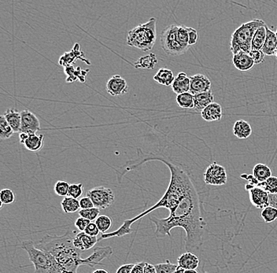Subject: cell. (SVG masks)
Returning <instances> with one entry per match:
<instances>
[{
    "mask_svg": "<svg viewBox=\"0 0 277 273\" xmlns=\"http://www.w3.org/2000/svg\"><path fill=\"white\" fill-rule=\"evenodd\" d=\"M137 153L138 156L137 159L127 161L125 165L116 170L118 181L120 183L124 176L128 172L138 169V166L146 163L147 161H159L167 165L170 171L171 176H170L169 187L164 195L157 203H155L153 206H151V208L147 209V210H145L144 212L141 213L133 218L124 220L122 225L113 233L101 234L100 240L108 239L113 237H122L126 234H130L132 233V229H131L132 224L158 209L165 208L169 210V212H171L178 206L179 201L186 194V192H188L189 188L194 185L193 182L190 177L188 172L186 171L181 165H178L172 160L165 158L161 155H155L153 153H145L140 148L137 150Z\"/></svg>",
    "mask_w": 277,
    "mask_h": 273,
    "instance_id": "6da1fadb",
    "label": "cell"
},
{
    "mask_svg": "<svg viewBox=\"0 0 277 273\" xmlns=\"http://www.w3.org/2000/svg\"><path fill=\"white\" fill-rule=\"evenodd\" d=\"M80 210H87V209L94 208L95 206L91 198L88 197H83L79 200Z\"/></svg>",
    "mask_w": 277,
    "mask_h": 273,
    "instance_id": "7dc6e473",
    "label": "cell"
},
{
    "mask_svg": "<svg viewBox=\"0 0 277 273\" xmlns=\"http://www.w3.org/2000/svg\"><path fill=\"white\" fill-rule=\"evenodd\" d=\"M86 195L91 198L95 207L100 210L109 208L115 201V195L112 190L102 186L89 190L86 192Z\"/></svg>",
    "mask_w": 277,
    "mask_h": 273,
    "instance_id": "ba28073f",
    "label": "cell"
},
{
    "mask_svg": "<svg viewBox=\"0 0 277 273\" xmlns=\"http://www.w3.org/2000/svg\"><path fill=\"white\" fill-rule=\"evenodd\" d=\"M146 263L147 262H139V263L135 264L134 267L132 270V273H143Z\"/></svg>",
    "mask_w": 277,
    "mask_h": 273,
    "instance_id": "816d5d0a",
    "label": "cell"
},
{
    "mask_svg": "<svg viewBox=\"0 0 277 273\" xmlns=\"http://www.w3.org/2000/svg\"><path fill=\"white\" fill-rule=\"evenodd\" d=\"M157 273H174L178 269V265L173 264L167 260L165 263L155 265Z\"/></svg>",
    "mask_w": 277,
    "mask_h": 273,
    "instance_id": "f35d334b",
    "label": "cell"
},
{
    "mask_svg": "<svg viewBox=\"0 0 277 273\" xmlns=\"http://www.w3.org/2000/svg\"><path fill=\"white\" fill-rule=\"evenodd\" d=\"M154 79L158 84L168 87V86H172L175 79V77L171 70L161 68L154 76Z\"/></svg>",
    "mask_w": 277,
    "mask_h": 273,
    "instance_id": "83f0119b",
    "label": "cell"
},
{
    "mask_svg": "<svg viewBox=\"0 0 277 273\" xmlns=\"http://www.w3.org/2000/svg\"><path fill=\"white\" fill-rule=\"evenodd\" d=\"M126 80L120 75H114L106 82V91L110 96H120L129 92Z\"/></svg>",
    "mask_w": 277,
    "mask_h": 273,
    "instance_id": "4fadbf2b",
    "label": "cell"
},
{
    "mask_svg": "<svg viewBox=\"0 0 277 273\" xmlns=\"http://www.w3.org/2000/svg\"><path fill=\"white\" fill-rule=\"evenodd\" d=\"M241 178L242 179H247L249 182V184H251L253 186H257L259 184V182L257 179H255V176L251 174H242Z\"/></svg>",
    "mask_w": 277,
    "mask_h": 273,
    "instance_id": "f907efd6",
    "label": "cell"
},
{
    "mask_svg": "<svg viewBox=\"0 0 277 273\" xmlns=\"http://www.w3.org/2000/svg\"><path fill=\"white\" fill-rule=\"evenodd\" d=\"M201 116L203 120L208 122L219 121L221 120L223 117L222 106L219 103L213 102L212 104H210L202 110Z\"/></svg>",
    "mask_w": 277,
    "mask_h": 273,
    "instance_id": "d6986e66",
    "label": "cell"
},
{
    "mask_svg": "<svg viewBox=\"0 0 277 273\" xmlns=\"http://www.w3.org/2000/svg\"><path fill=\"white\" fill-rule=\"evenodd\" d=\"M20 247L26 252L35 268V273H47L55 262L51 254L37 248L33 241H23Z\"/></svg>",
    "mask_w": 277,
    "mask_h": 273,
    "instance_id": "8992f818",
    "label": "cell"
},
{
    "mask_svg": "<svg viewBox=\"0 0 277 273\" xmlns=\"http://www.w3.org/2000/svg\"><path fill=\"white\" fill-rule=\"evenodd\" d=\"M266 31H267V35H266V39H265V43L263 45L262 49L263 53L267 56H273L275 55L276 51L277 48V37L276 35V32L268 28L266 26Z\"/></svg>",
    "mask_w": 277,
    "mask_h": 273,
    "instance_id": "603a6c76",
    "label": "cell"
},
{
    "mask_svg": "<svg viewBox=\"0 0 277 273\" xmlns=\"http://www.w3.org/2000/svg\"><path fill=\"white\" fill-rule=\"evenodd\" d=\"M253 176L259 183L266 181L272 176V170L265 164L258 163L253 169Z\"/></svg>",
    "mask_w": 277,
    "mask_h": 273,
    "instance_id": "f1b7e54d",
    "label": "cell"
},
{
    "mask_svg": "<svg viewBox=\"0 0 277 273\" xmlns=\"http://www.w3.org/2000/svg\"><path fill=\"white\" fill-rule=\"evenodd\" d=\"M194 99H195V108L194 109L196 111L202 112L204 109L214 102V93H213L212 90H210L203 93L195 95Z\"/></svg>",
    "mask_w": 277,
    "mask_h": 273,
    "instance_id": "7402d4cb",
    "label": "cell"
},
{
    "mask_svg": "<svg viewBox=\"0 0 277 273\" xmlns=\"http://www.w3.org/2000/svg\"><path fill=\"white\" fill-rule=\"evenodd\" d=\"M252 59L254 60L255 65H258L261 64L265 61V54L263 53L261 50H251L250 52Z\"/></svg>",
    "mask_w": 277,
    "mask_h": 273,
    "instance_id": "7bdbcfd3",
    "label": "cell"
},
{
    "mask_svg": "<svg viewBox=\"0 0 277 273\" xmlns=\"http://www.w3.org/2000/svg\"><path fill=\"white\" fill-rule=\"evenodd\" d=\"M109 273V272L107 271V270H106V269H95L94 271H93V273Z\"/></svg>",
    "mask_w": 277,
    "mask_h": 273,
    "instance_id": "9f6ffc18",
    "label": "cell"
},
{
    "mask_svg": "<svg viewBox=\"0 0 277 273\" xmlns=\"http://www.w3.org/2000/svg\"><path fill=\"white\" fill-rule=\"evenodd\" d=\"M267 25H263L260 27L256 31L255 36L253 37L252 44H251V50H261L263 45L265 43L267 31H266Z\"/></svg>",
    "mask_w": 277,
    "mask_h": 273,
    "instance_id": "f546056e",
    "label": "cell"
},
{
    "mask_svg": "<svg viewBox=\"0 0 277 273\" xmlns=\"http://www.w3.org/2000/svg\"><path fill=\"white\" fill-rule=\"evenodd\" d=\"M184 271H185L184 269H182V268L179 267V266H178V269H177V270H176L175 273H184Z\"/></svg>",
    "mask_w": 277,
    "mask_h": 273,
    "instance_id": "6f0895ef",
    "label": "cell"
},
{
    "mask_svg": "<svg viewBox=\"0 0 277 273\" xmlns=\"http://www.w3.org/2000/svg\"><path fill=\"white\" fill-rule=\"evenodd\" d=\"M178 39L181 44L186 47H191L189 46V35H188V27L184 26V25H179V29H178Z\"/></svg>",
    "mask_w": 277,
    "mask_h": 273,
    "instance_id": "60d3db41",
    "label": "cell"
},
{
    "mask_svg": "<svg viewBox=\"0 0 277 273\" xmlns=\"http://www.w3.org/2000/svg\"><path fill=\"white\" fill-rule=\"evenodd\" d=\"M70 184L63 180H59L56 182L54 187L55 194L61 197H67L69 195V190Z\"/></svg>",
    "mask_w": 277,
    "mask_h": 273,
    "instance_id": "8d00e7d4",
    "label": "cell"
},
{
    "mask_svg": "<svg viewBox=\"0 0 277 273\" xmlns=\"http://www.w3.org/2000/svg\"><path fill=\"white\" fill-rule=\"evenodd\" d=\"M143 273H157V272H156L155 265H151V264L146 263L144 270H143Z\"/></svg>",
    "mask_w": 277,
    "mask_h": 273,
    "instance_id": "db71d44e",
    "label": "cell"
},
{
    "mask_svg": "<svg viewBox=\"0 0 277 273\" xmlns=\"http://www.w3.org/2000/svg\"><path fill=\"white\" fill-rule=\"evenodd\" d=\"M157 39V19L151 18L147 22L137 25L129 31L127 35V44L140 51L153 49Z\"/></svg>",
    "mask_w": 277,
    "mask_h": 273,
    "instance_id": "277c9868",
    "label": "cell"
},
{
    "mask_svg": "<svg viewBox=\"0 0 277 273\" xmlns=\"http://www.w3.org/2000/svg\"><path fill=\"white\" fill-rule=\"evenodd\" d=\"M179 25H171L165 28L160 36V44L163 51L170 56H179L189 50L181 44L178 39Z\"/></svg>",
    "mask_w": 277,
    "mask_h": 273,
    "instance_id": "52a82bcc",
    "label": "cell"
},
{
    "mask_svg": "<svg viewBox=\"0 0 277 273\" xmlns=\"http://www.w3.org/2000/svg\"><path fill=\"white\" fill-rule=\"evenodd\" d=\"M44 136L43 134H29L28 139L24 143L25 149L31 152H38L43 146Z\"/></svg>",
    "mask_w": 277,
    "mask_h": 273,
    "instance_id": "484cf974",
    "label": "cell"
},
{
    "mask_svg": "<svg viewBox=\"0 0 277 273\" xmlns=\"http://www.w3.org/2000/svg\"><path fill=\"white\" fill-rule=\"evenodd\" d=\"M79 216L84 217L87 220L92 221V220H96L100 216V210L98 208H91L87 209V210H79Z\"/></svg>",
    "mask_w": 277,
    "mask_h": 273,
    "instance_id": "74e56055",
    "label": "cell"
},
{
    "mask_svg": "<svg viewBox=\"0 0 277 273\" xmlns=\"http://www.w3.org/2000/svg\"><path fill=\"white\" fill-rule=\"evenodd\" d=\"M15 133L12 128L6 121L4 115H1L0 116V139L2 140L10 139Z\"/></svg>",
    "mask_w": 277,
    "mask_h": 273,
    "instance_id": "d6a6232c",
    "label": "cell"
},
{
    "mask_svg": "<svg viewBox=\"0 0 277 273\" xmlns=\"http://www.w3.org/2000/svg\"><path fill=\"white\" fill-rule=\"evenodd\" d=\"M84 233L90 236L97 237L99 234L100 231L96 223L91 222L84 231Z\"/></svg>",
    "mask_w": 277,
    "mask_h": 273,
    "instance_id": "bcb514c9",
    "label": "cell"
},
{
    "mask_svg": "<svg viewBox=\"0 0 277 273\" xmlns=\"http://www.w3.org/2000/svg\"><path fill=\"white\" fill-rule=\"evenodd\" d=\"M112 254V247H96L93 251V253L90 255L89 257L84 258V265L95 268L97 265H99L102 260L111 256Z\"/></svg>",
    "mask_w": 277,
    "mask_h": 273,
    "instance_id": "9a60e30c",
    "label": "cell"
},
{
    "mask_svg": "<svg viewBox=\"0 0 277 273\" xmlns=\"http://www.w3.org/2000/svg\"><path fill=\"white\" fill-rule=\"evenodd\" d=\"M269 206L277 209V194H269Z\"/></svg>",
    "mask_w": 277,
    "mask_h": 273,
    "instance_id": "f5cc1de1",
    "label": "cell"
},
{
    "mask_svg": "<svg viewBox=\"0 0 277 273\" xmlns=\"http://www.w3.org/2000/svg\"><path fill=\"white\" fill-rule=\"evenodd\" d=\"M47 273H73V272H69L66 269H64L62 266L58 263L57 261H55L53 265L51 266V269H50L49 271Z\"/></svg>",
    "mask_w": 277,
    "mask_h": 273,
    "instance_id": "c3c4849f",
    "label": "cell"
},
{
    "mask_svg": "<svg viewBox=\"0 0 277 273\" xmlns=\"http://www.w3.org/2000/svg\"><path fill=\"white\" fill-rule=\"evenodd\" d=\"M61 209L65 214H74L80 209L79 201L72 197H65L61 202Z\"/></svg>",
    "mask_w": 277,
    "mask_h": 273,
    "instance_id": "4dcf8cb0",
    "label": "cell"
},
{
    "mask_svg": "<svg viewBox=\"0 0 277 273\" xmlns=\"http://www.w3.org/2000/svg\"><path fill=\"white\" fill-rule=\"evenodd\" d=\"M276 35H277V31H276Z\"/></svg>",
    "mask_w": 277,
    "mask_h": 273,
    "instance_id": "94428289",
    "label": "cell"
},
{
    "mask_svg": "<svg viewBox=\"0 0 277 273\" xmlns=\"http://www.w3.org/2000/svg\"><path fill=\"white\" fill-rule=\"evenodd\" d=\"M97 237L90 236L85 233H79L74 238V245L80 251H89L98 243Z\"/></svg>",
    "mask_w": 277,
    "mask_h": 273,
    "instance_id": "e0dca14e",
    "label": "cell"
},
{
    "mask_svg": "<svg viewBox=\"0 0 277 273\" xmlns=\"http://www.w3.org/2000/svg\"><path fill=\"white\" fill-rule=\"evenodd\" d=\"M233 134L238 139H247L252 134L251 124L242 119L237 120L233 125Z\"/></svg>",
    "mask_w": 277,
    "mask_h": 273,
    "instance_id": "cb8c5ba5",
    "label": "cell"
},
{
    "mask_svg": "<svg viewBox=\"0 0 277 273\" xmlns=\"http://www.w3.org/2000/svg\"><path fill=\"white\" fill-rule=\"evenodd\" d=\"M190 79H191V88L189 92L193 96L211 90V81L204 74H198L192 76Z\"/></svg>",
    "mask_w": 277,
    "mask_h": 273,
    "instance_id": "5bb4252c",
    "label": "cell"
},
{
    "mask_svg": "<svg viewBox=\"0 0 277 273\" xmlns=\"http://www.w3.org/2000/svg\"><path fill=\"white\" fill-rule=\"evenodd\" d=\"M91 222H92V221H90V220H87V219L84 218V217L79 216V218L76 220L75 226L80 233H84V231L87 229V227L89 225Z\"/></svg>",
    "mask_w": 277,
    "mask_h": 273,
    "instance_id": "ee69618b",
    "label": "cell"
},
{
    "mask_svg": "<svg viewBox=\"0 0 277 273\" xmlns=\"http://www.w3.org/2000/svg\"><path fill=\"white\" fill-rule=\"evenodd\" d=\"M6 121L10 124L13 130L16 133H20V126H21V115L20 112L17 111L15 109H8L3 114Z\"/></svg>",
    "mask_w": 277,
    "mask_h": 273,
    "instance_id": "d4e9b609",
    "label": "cell"
},
{
    "mask_svg": "<svg viewBox=\"0 0 277 273\" xmlns=\"http://www.w3.org/2000/svg\"><path fill=\"white\" fill-rule=\"evenodd\" d=\"M95 223L99 229L100 233L105 234L112 226V219L106 215H101Z\"/></svg>",
    "mask_w": 277,
    "mask_h": 273,
    "instance_id": "836d02e7",
    "label": "cell"
},
{
    "mask_svg": "<svg viewBox=\"0 0 277 273\" xmlns=\"http://www.w3.org/2000/svg\"><path fill=\"white\" fill-rule=\"evenodd\" d=\"M169 213L167 218L159 219L154 216L149 217L155 225L156 237L171 236L172 229L179 227L185 231L186 251L192 253L195 250H198L203 243L206 222L199 195L195 185L189 188L178 206Z\"/></svg>",
    "mask_w": 277,
    "mask_h": 273,
    "instance_id": "7a4b0ae2",
    "label": "cell"
},
{
    "mask_svg": "<svg viewBox=\"0 0 277 273\" xmlns=\"http://www.w3.org/2000/svg\"><path fill=\"white\" fill-rule=\"evenodd\" d=\"M203 176L204 182L208 185L222 186L226 184L228 181L226 170L216 161L208 166Z\"/></svg>",
    "mask_w": 277,
    "mask_h": 273,
    "instance_id": "9c48e42d",
    "label": "cell"
},
{
    "mask_svg": "<svg viewBox=\"0 0 277 273\" xmlns=\"http://www.w3.org/2000/svg\"><path fill=\"white\" fill-rule=\"evenodd\" d=\"M191 79L185 73L181 72L178 74L172 84V90L177 95L183 94L190 92Z\"/></svg>",
    "mask_w": 277,
    "mask_h": 273,
    "instance_id": "ffe728a7",
    "label": "cell"
},
{
    "mask_svg": "<svg viewBox=\"0 0 277 273\" xmlns=\"http://www.w3.org/2000/svg\"><path fill=\"white\" fill-rule=\"evenodd\" d=\"M261 19H252L247 22L242 23L240 26L233 32L231 37L230 49L233 55L244 51L250 54L251 51L253 37L258 28L265 25Z\"/></svg>",
    "mask_w": 277,
    "mask_h": 273,
    "instance_id": "5b68a950",
    "label": "cell"
},
{
    "mask_svg": "<svg viewBox=\"0 0 277 273\" xmlns=\"http://www.w3.org/2000/svg\"><path fill=\"white\" fill-rule=\"evenodd\" d=\"M188 35H189V46L196 45L198 40V32L192 27H188Z\"/></svg>",
    "mask_w": 277,
    "mask_h": 273,
    "instance_id": "f6af8a7d",
    "label": "cell"
},
{
    "mask_svg": "<svg viewBox=\"0 0 277 273\" xmlns=\"http://www.w3.org/2000/svg\"><path fill=\"white\" fill-rule=\"evenodd\" d=\"M233 65L239 71H249L255 66V62L250 54L240 51L233 55Z\"/></svg>",
    "mask_w": 277,
    "mask_h": 273,
    "instance_id": "2e32d148",
    "label": "cell"
},
{
    "mask_svg": "<svg viewBox=\"0 0 277 273\" xmlns=\"http://www.w3.org/2000/svg\"><path fill=\"white\" fill-rule=\"evenodd\" d=\"M64 73L66 75V83H74L79 80L80 83H85L86 77L89 73V70H83L78 66L75 68L74 65H69L64 68Z\"/></svg>",
    "mask_w": 277,
    "mask_h": 273,
    "instance_id": "ac0fdd59",
    "label": "cell"
},
{
    "mask_svg": "<svg viewBox=\"0 0 277 273\" xmlns=\"http://www.w3.org/2000/svg\"><path fill=\"white\" fill-rule=\"evenodd\" d=\"M176 101L179 107L183 109H194L195 108V99L194 96L190 92H186L183 94H179L177 96Z\"/></svg>",
    "mask_w": 277,
    "mask_h": 273,
    "instance_id": "1f68e13d",
    "label": "cell"
},
{
    "mask_svg": "<svg viewBox=\"0 0 277 273\" xmlns=\"http://www.w3.org/2000/svg\"><path fill=\"white\" fill-rule=\"evenodd\" d=\"M29 136V134H28V133H20V134H19V139H20V143L24 144L25 141L28 139Z\"/></svg>",
    "mask_w": 277,
    "mask_h": 273,
    "instance_id": "11a10c76",
    "label": "cell"
},
{
    "mask_svg": "<svg viewBox=\"0 0 277 273\" xmlns=\"http://www.w3.org/2000/svg\"><path fill=\"white\" fill-rule=\"evenodd\" d=\"M257 186L265 189L269 194H277V176H272L266 181L259 183Z\"/></svg>",
    "mask_w": 277,
    "mask_h": 273,
    "instance_id": "e575fe53",
    "label": "cell"
},
{
    "mask_svg": "<svg viewBox=\"0 0 277 273\" xmlns=\"http://www.w3.org/2000/svg\"><path fill=\"white\" fill-rule=\"evenodd\" d=\"M21 115V126L20 133L37 134L40 131V121L36 115L30 110H22Z\"/></svg>",
    "mask_w": 277,
    "mask_h": 273,
    "instance_id": "8fae6325",
    "label": "cell"
},
{
    "mask_svg": "<svg viewBox=\"0 0 277 273\" xmlns=\"http://www.w3.org/2000/svg\"><path fill=\"white\" fill-rule=\"evenodd\" d=\"M84 192V185L80 184H70L69 190V196L72 198L78 199L83 195Z\"/></svg>",
    "mask_w": 277,
    "mask_h": 273,
    "instance_id": "b9f144b4",
    "label": "cell"
},
{
    "mask_svg": "<svg viewBox=\"0 0 277 273\" xmlns=\"http://www.w3.org/2000/svg\"><path fill=\"white\" fill-rule=\"evenodd\" d=\"M275 56H276V57H277V51H276Z\"/></svg>",
    "mask_w": 277,
    "mask_h": 273,
    "instance_id": "91938a15",
    "label": "cell"
},
{
    "mask_svg": "<svg viewBox=\"0 0 277 273\" xmlns=\"http://www.w3.org/2000/svg\"><path fill=\"white\" fill-rule=\"evenodd\" d=\"M245 188L248 191L251 204L257 209H265L269 206V193L258 186L246 184Z\"/></svg>",
    "mask_w": 277,
    "mask_h": 273,
    "instance_id": "30bf717a",
    "label": "cell"
},
{
    "mask_svg": "<svg viewBox=\"0 0 277 273\" xmlns=\"http://www.w3.org/2000/svg\"><path fill=\"white\" fill-rule=\"evenodd\" d=\"M261 217L265 223H273L277 219V209L273 206H267L263 209L261 214Z\"/></svg>",
    "mask_w": 277,
    "mask_h": 273,
    "instance_id": "d590c367",
    "label": "cell"
},
{
    "mask_svg": "<svg viewBox=\"0 0 277 273\" xmlns=\"http://www.w3.org/2000/svg\"><path fill=\"white\" fill-rule=\"evenodd\" d=\"M135 264H126L123 265L118 269L116 273H132Z\"/></svg>",
    "mask_w": 277,
    "mask_h": 273,
    "instance_id": "681fc988",
    "label": "cell"
},
{
    "mask_svg": "<svg viewBox=\"0 0 277 273\" xmlns=\"http://www.w3.org/2000/svg\"><path fill=\"white\" fill-rule=\"evenodd\" d=\"M36 246L41 251L51 254L58 263L68 271L78 273V268L84 265L82 251L74 247V238L69 232L61 236L46 234Z\"/></svg>",
    "mask_w": 277,
    "mask_h": 273,
    "instance_id": "3957f363",
    "label": "cell"
},
{
    "mask_svg": "<svg viewBox=\"0 0 277 273\" xmlns=\"http://www.w3.org/2000/svg\"><path fill=\"white\" fill-rule=\"evenodd\" d=\"M178 266L184 270H196L199 265V258L192 252H186L178 259Z\"/></svg>",
    "mask_w": 277,
    "mask_h": 273,
    "instance_id": "44dd1931",
    "label": "cell"
},
{
    "mask_svg": "<svg viewBox=\"0 0 277 273\" xmlns=\"http://www.w3.org/2000/svg\"><path fill=\"white\" fill-rule=\"evenodd\" d=\"M15 201V195L13 192L12 190L6 188V189H2L0 192V202L2 204L13 203Z\"/></svg>",
    "mask_w": 277,
    "mask_h": 273,
    "instance_id": "ab89813d",
    "label": "cell"
},
{
    "mask_svg": "<svg viewBox=\"0 0 277 273\" xmlns=\"http://www.w3.org/2000/svg\"><path fill=\"white\" fill-rule=\"evenodd\" d=\"M183 273H199L197 270H185Z\"/></svg>",
    "mask_w": 277,
    "mask_h": 273,
    "instance_id": "680465c9",
    "label": "cell"
},
{
    "mask_svg": "<svg viewBox=\"0 0 277 273\" xmlns=\"http://www.w3.org/2000/svg\"><path fill=\"white\" fill-rule=\"evenodd\" d=\"M77 60H81L87 65H91V61L86 58L85 55L80 49V45L78 43L74 44L71 51H67L61 55L59 60V64L64 68L67 67L69 65H73Z\"/></svg>",
    "mask_w": 277,
    "mask_h": 273,
    "instance_id": "7c38bea8",
    "label": "cell"
},
{
    "mask_svg": "<svg viewBox=\"0 0 277 273\" xmlns=\"http://www.w3.org/2000/svg\"><path fill=\"white\" fill-rule=\"evenodd\" d=\"M157 55L151 53L139 58L136 62L134 66L137 69H143V70H153L158 64Z\"/></svg>",
    "mask_w": 277,
    "mask_h": 273,
    "instance_id": "4316f807",
    "label": "cell"
}]
</instances>
